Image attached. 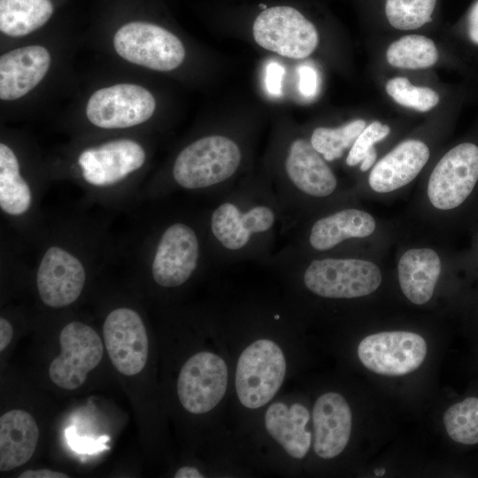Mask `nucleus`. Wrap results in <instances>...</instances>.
<instances>
[{"instance_id": "1", "label": "nucleus", "mask_w": 478, "mask_h": 478, "mask_svg": "<svg viewBox=\"0 0 478 478\" xmlns=\"http://www.w3.org/2000/svg\"><path fill=\"white\" fill-rule=\"evenodd\" d=\"M241 161L240 147L233 139L210 135L181 150L173 163V178L185 189H213L229 181Z\"/></svg>"}, {"instance_id": "2", "label": "nucleus", "mask_w": 478, "mask_h": 478, "mask_svg": "<svg viewBox=\"0 0 478 478\" xmlns=\"http://www.w3.org/2000/svg\"><path fill=\"white\" fill-rule=\"evenodd\" d=\"M276 220V211L266 202L227 199L213 209L209 225L217 244L227 253L238 254L272 232Z\"/></svg>"}, {"instance_id": "3", "label": "nucleus", "mask_w": 478, "mask_h": 478, "mask_svg": "<svg viewBox=\"0 0 478 478\" xmlns=\"http://www.w3.org/2000/svg\"><path fill=\"white\" fill-rule=\"evenodd\" d=\"M286 359L278 344L259 339L240 355L235 371V389L239 401L250 409L267 404L281 386Z\"/></svg>"}, {"instance_id": "4", "label": "nucleus", "mask_w": 478, "mask_h": 478, "mask_svg": "<svg viewBox=\"0 0 478 478\" xmlns=\"http://www.w3.org/2000/svg\"><path fill=\"white\" fill-rule=\"evenodd\" d=\"M305 286L327 298L367 296L382 282L379 267L367 260L327 258L312 260L303 274Z\"/></svg>"}, {"instance_id": "5", "label": "nucleus", "mask_w": 478, "mask_h": 478, "mask_svg": "<svg viewBox=\"0 0 478 478\" xmlns=\"http://www.w3.org/2000/svg\"><path fill=\"white\" fill-rule=\"evenodd\" d=\"M113 46L123 59L155 71H171L184 60L181 40L158 25L133 21L121 26L113 37Z\"/></svg>"}, {"instance_id": "6", "label": "nucleus", "mask_w": 478, "mask_h": 478, "mask_svg": "<svg viewBox=\"0 0 478 478\" xmlns=\"http://www.w3.org/2000/svg\"><path fill=\"white\" fill-rule=\"evenodd\" d=\"M252 31L259 46L290 58L308 57L319 42L314 25L290 6L265 9L256 18Z\"/></svg>"}, {"instance_id": "7", "label": "nucleus", "mask_w": 478, "mask_h": 478, "mask_svg": "<svg viewBox=\"0 0 478 478\" xmlns=\"http://www.w3.org/2000/svg\"><path fill=\"white\" fill-rule=\"evenodd\" d=\"M155 108V98L147 89L119 83L95 91L88 100L86 115L101 128H127L147 121Z\"/></svg>"}, {"instance_id": "8", "label": "nucleus", "mask_w": 478, "mask_h": 478, "mask_svg": "<svg viewBox=\"0 0 478 478\" xmlns=\"http://www.w3.org/2000/svg\"><path fill=\"white\" fill-rule=\"evenodd\" d=\"M59 343L61 352L51 361L49 376L61 389H76L101 362L102 340L90 326L72 321L62 328Z\"/></svg>"}, {"instance_id": "9", "label": "nucleus", "mask_w": 478, "mask_h": 478, "mask_svg": "<svg viewBox=\"0 0 478 478\" xmlns=\"http://www.w3.org/2000/svg\"><path fill=\"white\" fill-rule=\"evenodd\" d=\"M478 181V146L462 143L447 151L435 166L428 183V197L440 210L459 206Z\"/></svg>"}, {"instance_id": "10", "label": "nucleus", "mask_w": 478, "mask_h": 478, "mask_svg": "<svg viewBox=\"0 0 478 478\" xmlns=\"http://www.w3.org/2000/svg\"><path fill=\"white\" fill-rule=\"evenodd\" d=\"M427 343L422 336L406 331L381 332L365 337L358 347L361 363L383 375H403L424 361Z\"/></svg>"}, {"instance_id": "11", "label": "nucleus", "mask_w": 478, "mask_h": 478, "mask_svg": "<svg viewBox=\"0 0 478 478\" xmlns=\"http://www.w3.org/2000/svg\"><path fill=\"white\" fill-rule=\"evenodd\" d=\"M225 361L210 351L191 356L182 366L177 394L183 408L195 414L212 410L223 398L227 386Z\"/></svg>"}, {"instance_id": "12", "label": "nucleus", "mask_w": 478, "mask_h": 478, "mask_svg": "<svg viewBox=\"0 0 478 478\" xmlns=\"http://www.w3.org/2000/svg\"><path fill=\"white\" fill-rule=\"evenodd\" d=\"M200 254L197 232L183 222L171 224L162 233L154 253L153 280L164 288L182 285L196 271Z\"/></svg>"}, {"instance_id": "13", "label": "nucleus", "mask_w": 478, "mask_h": 478, "mask_svg": "<svg viewBox=\"0 0 478 478\" xmlns=\"http://www.w3.org/2000/svg\"><path fill=\"white\" fill-rule=\"evenodd\" d=\"M104 345L114 367L124 375L139 374L148 358V336L141 316L133 309L120 307L106 317Z\"/></svg>"}, {"instance_id": "14", "label": "nucleus", "mask_w": 478, "mask_h": 478, "mask_svg": "<svg viewBox=\"0 0 478 478\" xmlns=\"http://www.w3.org/2000/svg\"><path fill=\"white\" fill-rule=\"evenodd\" d=\"M146 159L143 146L131 139L106 142L83 150L78 164L83 179L96 187H108L140 169Z\"/></svg>"}, {"instance_id": "15", "label": "nucleus", "mask_w": 478, "mask_h": 478, "mask_svg": "<svg viewBox=\"0 0 478 478\" xmlns=\"http://www.w3.org/2000/svg\"><path fill=\"white\" fill-rule=\"evenodd\" d=\"M85 282L86 271L76 256L58 246L45 251L36 274L37 290L44 305L62 308L73 304Z\"/></svg>"}, {"instance_id": "16", "label": "nucleus", "mask_w": 478, "mask_h": 478, "mask_svg": "<svg viewBox=\"0 0 478 478\" xmlns=\"http://www.w3.org/2000/svg\"><path fill=\"white\" fill-rule=\"evenodd\" d=\"M51 63L49 50L41 45L12 50L0 57V98L17 100L35 89Z\"/></svg>"}, {"instance_id": "17", "label": "nucleus", "mask_w": 478, "mask_h": 478, "mask_svg": "<svg viewBox=\"0 0 478 478\" xmlns=\"http://www.w3.org/2000/svg\"><path fill=\"white\" fill-rule=\"evenodd\" d=\"M284 172L289 185L304 195L324 197L337 187V180L324 158L311 142L295 139L284 161Z\"/></svg>"}, {"instance_id": "18", "label": "nucleus", "mask_w": 478, "mask_h": 478, "mask_svg": "<svg viewBox=\"0 0 478 478\" xmlns=\"http://www.w3.org/2000/svg\"><path fill=\"white\" fill-rule=\"evenodd\" d=\"M313 449L322 459L339 455L351 432V411L344 397L328 392L316 400L312 409Z\"/></svg>"}, {"instance_id": "19", "label": "nucleus", "mask_w": 478, "mask_h": 478, "mask_svg": "<svg viewBox=\"0 0 478 478\" xmlns=\"http://www.w3.org/2000/svg\"><path fill=\"white\" fill-rule=\"evenodd\" d=\"M428 147L420 140H406L387 153L372 168L368 181L378 193H388L410 183L429 158Z\"/></svg>"}, {"instance_id": "20", "label": "nucleus", "mask_w": 478, "mask_h": 478, "mask_svg": "<svg viewBox=\"0 0 478 478\" xmlns=\"http://www.w3.org/2000/svg\"><path fill=\"white\" fill-rule=\"evenodd\" d=\"M39 439V428L27 412L14 409L0 418V470L21 466L33 456Z\"/></svg>"}, {"instance_id": "21", "label": "nucleus", "mask_w": 478, "mask_h": 478, "mask_svg": "<svg viewBox=\"0 0 478 478\" xmlns=\"http://www.w3.org/2000/svg\"><path fill=\"white\" fill-rule=\"evenodd\" d=\"M309 411L301 404L290 406L274 403L266 410L265 425L268 434L294 459H303L308 452L311 432L306 429Z\"/></svg>"}, {"instance_id": "22", "label": "nucleus", "mask_w": 478, "mask_h": 478, "mask_svg": "<svg viewBox=\"0 0 478 478\" xmlns=\"http://www.w3.org/2000/svg\"><path fill=\"white\" fill-rule=\"evenodd\" d=\"M397 271L404 295L412 303L423 305L434 293L441 273V260L431 249H411L400 258Z\"/></svg>"}, {"instance_id": "23", "label": "nucleus", "mask_w": 478, "mask_h": 478, "mask_svg": "<svg viewBox=\"0 0 478 478\" xmlns=\"http://www.w3.org/2000/svg\"><path fill=\"white\" fill-rule=\"evenodd\" d=\"M375 227V220L369 213L358 209H344L316 220L308 240L312 249L325 251L344 240L368 236Z\"/></svg>"}, {"instance_id": "24", "label": "nucleus", "mask_w": 478, "mask_h": 478, "mask_svg": "<svg viewBox=\"0 0 478 478\" xmlns=\"http://www.w3.org/2000/svg\"><path fill=\"white\" fill-rule=\"evenodd\" d=\"M50 0H0V30L19 37L42 27L50 19Z\"/></svg>"}, {"instance_id": "25", "label": "nucleus", "mask_w": 478, "mask_h": 478, "mask_svg": "<svg viewBox=\"0 0 478 478\" xmlns=\"http://www.w3.org/2000/svg\"><path fill=\"white\" fill-rule=\"evenodd\" d=\"M32 203L29 185L21 176L19 164L14 151L0 143V207L11 216L27 212Z\"/></svg>"}, {"instance_id": "26", "label": "nucleus", "mask_w": 478, "mask_h": 478, "mask_svg": "<svg viewBox=\"0 0 478 478\" xmlns=\"http://www.w3.org/2000/svg\"><path fill=\"white\" fill-rule=\"evenodd\" d=\"M435 42L420 35H407L393 42L387 49L388 63L402 69H426L438 60Z\"/></svg>"}, {"instance_id": "27", "label": "nucleus", "mask_w": 478, "mask_h": 478, "mask_svg": "<svg viewBox=\"0 0 478 478\" xmlns=\"http://www.w3.org/2000/svg\"><path fill=\"white\" fill-rule=\"evenodd\" d=\"M366 127L360 119L335 128L320 127L313 130L310 142L325 160L334 161L352 146Z\"/></svg>"}, {"instance_id": "28", "label": "nucleus", "mask_w": 478, "mask_h": 478, "mask_svg": "<svg viewBox=\"0 0 478 478\" xmlns=\"http://www.w3.org/2000/svg\"><path fill=\"white\" fill-rule=\"evenodd\" d=\"M443 422L453 441L462 444L478 443V397H466L449 407Z\"/></svg>"}, {"instance_id": "29", "label": "nucleus", "mask_w": 478, "mask_h": 478, "mask_svg": "<svg viewBox=\"0 0 478 478\" xmlns=\"http://www.w3.org/2000/svg\"><path fill=\"white\" fill-rule=\"evenodd\" d=\"M436 0H386L389 24L399 30H414L431 21Z\"/></svg>"}, {"instance_id": "30", "label": "nucleus", "mask_w": 478, "mask_h": 478, "mask_svg": "<svg viewBox=\"0 0 478 478\" xmlns=\"http://www.w3.org/2000/svg\"><path fill=\"white\" fill-rule=\"evenodd\" d=\"M388 95L398 104L419 112H428L439 103V95L430 88L412 85L405 77L389 79Z\"/></svg>"}, {"instance_id": "31", "label": "nucleus", "mask_w": 478, "mask_h": 478, "mask_svg": "<svg viewBox=\"0 0 478 478\" xmlns=\"http://www.w3.org/2000/svg\"><path fill=\"white\" fill-rule=\"evenodd\" d=\"M389 132V127L379 121L369 124L351 147L346 158V164L354 166L361 162L360 170L362 172L367 171L374 166L377 158L374 143L383 140Z\"/></svg>"}, {"instance_id": "32", "label": "nucleus", "mask_w": 478, "mask_h": 478, "mask_svg": "<svg viewBox=\"0 0 478 478\" xmlns=\"http://www.w3.org/2000/svg\"><path fill=\"white\" fill-rule=\"evenodd\" d=\"M297 74L300 93L307 98L315 96L320 85L319 74L316 69L308 65H302L297 69Z\"/></svg>"}, {"instance_id": "33", "label": "nucleus", "mask_w": 478, "mask_h": 478, "mask_svg": "<svg viewBox=\"0 0 478 478\" xmlns=\"http://www.w3.org/2000/svg\"><path fill=\"white\" fill-rule=\"evenodd\" d=\"M284 74L285 69L281 64L274 61L267 64L265 85L270 95L279 96L282 94V79Z\"/></svg>"}, {"instance_id": "34", "label": "nucleus", "mask_w": 478, "mask_h": 478, "mask_svg": "<svg viewBox=\"0 0 478 478\" xmlns=\"http://www.w3.org/2000/svg\"><path fill=\"white\" fill-rule=\"evenodd\" d=\"M69 476L61 472L50 469L27 470L19 478H68Z\"/></svg>"}, {"instance_id": "35", "label": "nucleus", "mask_w": 478, "mask_h": 478, "mask_svg": "<svg viewBox=\"0 0 478 478\" xmlns=\"http://www.w3.org/2000/svg\"><path fill=\"white\" fill-rule=\"evenodd\" d=\"M467 21L469 37L474 43L478 45V0L470 10Z\"/></svg>"}, {"instance_id": "36", "label": "nucleus", "mask_w": 478, "mask_h": 478, "mask_svg": "<svg viewBox=\"0 0 478 478\" xmlns=\"http://www.w3.org/2000/svg\"><path fill=\"white\" fill-rule=\"evenodd\" d=\"M12 327L11 323L4 318H0V351H3L12 338Z\"/></svg>"}, {"instance_id": "37", "label": "nucleus", "mask_w": 478, "mask_h": 478, "mask_svg": "<svg viewBox=\"0 0 478 478\" xmlns=\"http://www.w3.org/2000/svg\"><path fill=\"white\" fill-rule=\"evenodd\" d=\"M175 478H202L204 475L193 466H183L176 471Z\"/></svg>"}, {"instance_id": "38", "label": "nucleus", "mask_w": 478, "mask_h": 478, "mask_svg": "<svg viewBox=\"0 0 478 478\" xmlns=\"http://www.w3.org/2000/svg\"><path fill=\"white\" fill-rule=\"evenodd\" d=\"M374 473H375V474L378 475V476H379V475H383L384 473H385V469H384V468H376V469L374 470Z\"/></svg>"}]
</instances>
